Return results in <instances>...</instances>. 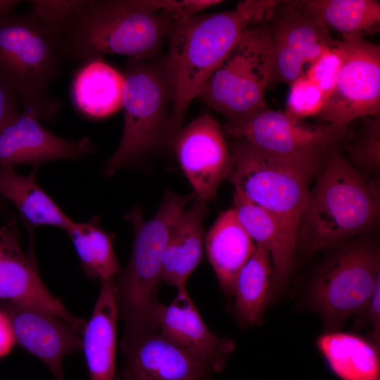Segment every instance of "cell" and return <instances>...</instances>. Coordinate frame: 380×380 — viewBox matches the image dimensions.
I'll list each match as a JSON object with an SVG mask.
<instances>
[{"mask_svg":"<svg viewBox=\"0 0 380 380\" xmlns=\"http://www.w3.org/2000/svg\"><path fill=\"white\" fill-rule=\"evenodd\" d=\"M300 218L298 239L319 250L370 228L379 213V191L338 148L328 151Z\"/></svg>","mask_w":380,"mask_h":380,"instance_id":"obj_3","label":"cell"},{"mask_svg":"<svg viewBox=\"0 0 380 380\" xmlns=\"http://www.w3.org/2000/svg\"><path fill=\"white\" fill-rule=\"evenodd\" d=\"M273 286V271L269 253L256 246L236 279L234 296L235 311L242 323L258 325Z\"/></svg>","mask_w":380,"mask_h":380,"instance_id":"obj_27","label":"cell"},{"mask_svg":"<svg viewBox=\"0 0 380 380\" xmlns=\"http://www.w3.org/2000/svg\"><path fill=\"white\" fill-rule=\"evenodd\" d=\"M229 148L233 165L227 179L235 192L273 215L297 244L310 180L315 175L270 156L242 139L234 138Z\"/></svg>","mask_w":380,"mask_h":380,"instance_id":"obj_8","label":"cell"},{"mask_svg":"<svg viewBox=\"0 0 380 380\" xmlns=\"http://www.w3.org/2000/svg\"><path fill=\"white\" fill-rule=\"evenodd\" d=\"M123 73L120 142L105 167L107 175L168 144L172 93L161 62L130 59Z\"/></svg>","mask_w":380,"mask_h":380,"instance_id":"obj_7","label":"cell"},{"mask_svg":"<svg viewBox=\"0 0 380 380\" xmlns=\"http://www.w3.org/2000/svg\"><path fill=\"white\" fill-rule=\"evenodd\" d=\"M0 308L11 321L16 344L42 361L56 380H65L64 357L82 350V335L56 316L8 301Z\"/></svg>","mask_w":380,"mask_h":380,"instance_id":"obj_16","label":"cell"},{"mask_svg":"<svg viewBox=\"0 0 380 380\" xmlns=\"http://www.w3.org/2000/svg\"><path fill=\"white\" fill-rule=\"evenodd\" d=\"M158 329L172 343L205 365L213 374L222 372L235 348L234 342L211 332L186 288L178 289L172 302L163 305Z\"/></svg>","mask_w":380,"mask_h":380,"instance_id":"obj_18","label":"cell"},{"mask_svg":"<svg viewBox=\"0 0 380 380\" xmlns=\"http://www.w3.org/2000/svg\"><path fill=\"white\" fill-rule=\"evenodd\" d=\"M205 246L220 288L234 296L237 276L256 245L241 225L233 208L217 217L205 236Z\"/></svg>","mask_w":380,"mask_h":380,"instance_id":"obj_21","label":"cell"},{"mask_svg":"<svg viewBox=\"0 0 380 380\" xmlns=\"http://www.w3.org/2000/svg\"><path fill=\"white\" fill-rule=\"evenodd\" d=\"M20 236L15 218L0 227V299L61 318L82 334L86 321L71 314L41 279L32 235L27 253Z\"/></svg>","mask_w":380,"mask_h":380,"instance_id":"obj_13","label":"cell"},{"mask_svg":"<svg viewBox=\"0 0 380 380\" xmlns=\"http://www.w3.org/2000/svg\"><path fill=\"white\" fill-rule=\"evenodd\" d=\"M224 129L261 152L313 175L321 168L329 148L347 133V127L305 125L286 111L267 108L246 119L227 122Z\"/></svg>","mask_w":380,"mask_h":380,"instance_id":"obj_9","label":"cell"},{"mask_svg":"<svg viewBox=\"0 0 380 380\" xmlns=\"http://www.w3.org/2000/svg\"><path fill=\"white\" fill-rule=\"evenodd\" d=\"M20 2L18 0H0V15L13 13Z\"/></svg>","mask_w":380,"mask_h":380,"instance_id":"obj_37","label":"cell"},{"mask_svg":"<svg viewBox=\"0 0 380 380\" xmlns=\"http://www.w3.org/2000/svg\"><path fill=\"white\" fill-rule=\"evenodd\" d=\"M289 86L286 112L299 120L319 116L326 102L323 93L303 75Z\"/></svg>","mask_w":380,"mask_h":380,"instance_id":"obj_31","label":"cell"},{"mask_svg":"<svg viewBox=\"0 0 380 380\" xmlns=\"http://www.w3.org/2000/svg\"><path fill=\"white\" fill-rule=\"evenodd\" d=\"M173 20L146 0H86L56 51L61 62L81 65L106 54L146 61L160 50Z\"/></svg>","mask_w":380,"mask_h":380,"instance_id":"obj_2","label":"cell"},{"mask_svg":"<svg viewBox=\"0 0 380 380\" xmlns=\"http://www.w3.org/2000/svg\"><path fill=\"white\" fill-rule=\"evenodd\" d=\"M341 40L342 67L319 117L325 123L347 127L358 118L380 115V46L360 37Z\"/></svg>","mask_w":380,"mask_h":380,"instance_id":"obj_11","label":"cell"},{"mask_svg":"<svg viewBox=\"0 0 380 380\" xmlns=\"http://www.w3.org/2000/svg\"><path fill=\"white\" fill-rule=\"evenodd\" d=\"M122 364L115 380H210L213 373L202 362L161 333L122 340Z\"/></svg>","mask_w":380,"mask_h":380,"instance_id":"obj_15","label":"cell"},{"mask_svg":"<svg viewBox=\"0 0 380 380\" xmlns=\"http://www.w3.org/2000/svg\"><path fill=\"white\" fill-rule=\"evenodd\" d=\"M222 2L218 0H146L149 7L165 13L174 19L199 14L208 8Z\"/></svg>","mask_w":380,"mask_h":380,"instance_id":"obj_33","label":"cell"},{"mask_svg":"<svg viewBox=\"0 0 380 380\" xmlns=\"http://www.w3.org/2000/svg\"><path fill=\"white\" fill-rule=\"evenodd\" d=\"M362 132L349 147L350 163L374 170L380 163V115L367 117Z\"/></svg>","mask_w":380,"mask_h":380,"instance_id":"obj_32","label":"cell"},{"mask_svg":"<svg viewBox=\"0 0 380 380\" xmlns=\"http://www.w3.org/2000/svg\"><path fill=\"white\" fill-rule=\"evenodd\" d=\"M277 1L245 0L229 11L173 20L161 62L172 93L168 144L182 127L189 105L242 33L265 21Z\"/></svg>","mask_w":380,"mask_h":380,"instance_id":"obj_1","label":"cell"},{"mask_svg":"<svg viewBox=\"0 0 380 380\" xmlns=\"http://www.w3.org/2000/svg\"><path fill=\"white\" fill-rule=\"evenodd\" d=\"M207 201L195 197L173 222L166 243L162 267V281L177 289L186 288L189 277L203 256V220Z\"/></svg>","mask_w":380,"mask_h":380,"instance_id":"obj_20","label":"cell"},{"mask_svg":"<svg viewBox=\"0 0 380 380\" xmlns=\"http://www.w3.org/2000/svg\"><path fill=\"white\" fill-rule=\"evenodd\" d=\"M115 279L101 282L99 296L82 334L90 380L115 379L117 321Z\"/></svg>","mask_w":380,"mask_h":380,"instance_id":"obj_19","label":"cell"},{"mask_svg":"<svg viewBox=\"0 0 380 380\" xmlns=\"http://www.w3.org/2000/svg\"><path fill=\"white\" fill-rule=\"evenodd\" d=\"M266 23L272 51L270 83L290 85L337 41L299 1H278Z\"/></svg>","mask_w":380,"mask_h":380,"instance_id":"obj_12","label":"cell"},{"mask_svg":"<svg viewBox=\"0 0 380 380\" xmlns=\"http://www.w3.org/2000/svg\"><path fill=\"white\" fill-rule=\"evenodd\" d=\"M15 344V339L9 317L0 308V358L10 353Z\"/></svg>","mask_w":380,"mask_h":380,"instance_id":"obj_36","label":"cell"},{"mask_svg":"<svg viewBox=\"0 0 380 380\" xmlns=\"http://www.w3.org/2000/svg\"><path fill=\"white\" fill-rule=\"evenodd\" d=\"M30 2V11L39 20L47 39L56 50L75 15L86 0H32Z\"/></svg>","mask_w":380,"mask_h":380,"instance_id":"obj_29","label":"cell"},{"mask_svg":"<svg viewBox=\"0 0 380 380\" xmlns=\"http://www.w3.org/2000/svg\"><path fill=\"white\" fill-rule=\"evenodd\" d=\"M379 276V255L370 246L348 247L327 262L314 282L310 300L329 331L365 309Z\"/></svg>","mask_w":380,"mask_h":380,"instance_id":"obj_10","label":"cell"},{"mask_svg":"<svg viewBox=\"0 0 380 380\" xmlns=\"http://www.w3.org/2000/svg\"><path fill=\"white\" fill-rule=\"evenodd\" d=\"M367 320L372 326L374 344L379 348L380 342V276L377 278L372 295L365 306Z\"/></svg>","mask_w":380,"mask_h":380,"instance_id":"obj_35","label":"cell"},{"mask_svg":"<svg viewBox=\"0 0 380 380\" xmlns=\"http://www.w3.org/2000/svg\"><path fill=\"white\" fill-rule=\"evenodd\" d=\"M343 61V49L340 39L326 49L303 75L323 93L326 101L335 87Z\"/></svg>","mask_w":380,"mask_h":380,"instance_id":"obj_30","label":"cell"},{"mask_svg":"<svg viewBox=\"0 0 380 380\" xmlns=\"http://www.w3.org/2000/svg\"><path fill=\"white\" fill-rule=\"evenodd\" d=\"M233 208L241 225L255 245L269 253L273 286L281 288L289 277L297 244L289 239L273 215L237 192L234 193Z\"/></svg>","mask_w":380,"mask_h":380,"instance_id":"obj_22","label":"cell"},{"mask_svg":"<svg viewBox=\"0 0 380 380\" xmlns=\"http://www.w3.org/2000/svg\"><path fill=\"white\" fill-rule=\"evenodd\" d=\"M86 274L101 282L116 279L121 268L110 236L94 216L87 222H73L66 231Z\"/></svg>","mask_w":380,"mask_h":380,"instance_id":"obj_28","label":"cell"},{"mask_svg":"<svg viewBox=\"0 0 380 380\" xmlns=\"http://www.w3.org/2000/svg\"><path fill=\"white\" fill-rule=\"evenodd\" d=\"M272 51L266 20L248 27L208 79L197 99L239 121L267 108Z\"/></svg>","mask_w":380,"mask_h":380,"instance_id":"obj_6","label":"cell"},{"mask_svg":"<svg viewBox=\"0 0 380 380\" xmlns=\"http://www.w3.org/2000/svg\"><path fill=\"white\" fill-rule=\"evenodd\" d=\"M21 106L18 96L0 81V131L20 113Z\"/></svg>","mask_w":380,"mask_h":380,"instance_id":"obj_34","label":"cell"},{"mask_svg":"<svg viewBox=\"0 0 380 380\" xmlns=\"http://www.w3.org/2000/svg\"><path fill=\"white\" fill-rule=\"evenodd\" d=\"M124 76L103 58L80 66L72 83V97L77 108L94 118H103L122 108Z\"/></svg>","mask_w":380,"mask_h":380,"instance_id":"obj_23","label":"cell"},{"mask_svg":"<svg viewBox=\"0 0 380 380\" xmlns=\"http://www.w3.org/2000/svg\"><path fill=\"white\" fill-rule=\"evenodd\" d=\"M317 346L333 372L343 380H380L379 348L353 334L328 331Z\"/></svg>","mask_w":380,"mask_h":380,"instance_id":"obj_25","label":"cell"},{"mask_svg":"<svg viewBox=\"0 0 380 380\" xmlns=\"http://www.w3.org/2000/svg\"><path fill=\"white\" fill-rule=\"evenodd\" d=\"M302 7L329 30L360 37L380 30V1L375 0H301Z\"/></svg>","mask_w":380,"mask_h":380,"instance_id":"obj_26","label":"cell"},{"mask_svg":"<svg viewBox=\"0 0 380 380\" xmlns=\"http://www.w3.org/2000/svg\"><path fill=\"white\" fill-rule=\"evenodd\" d=\"M61 74L57 53L30 11L0 15V81L23 109L34 112L40 121L55 122L61 104L50 88Z\"/></svg>","mask_w":380,"mask_h":380,"instance_id":"obj_5","label":"cell"},{"mask_svg":"<svg viewBox=\"0 0 380 380\" xmlns=\"http://www.w3.org/2000/svg\"><path fill=\"white\" fill-rule=\"evenodd\" d=\"M194 192L177 195L167 192L154 216L144 221L135 208L127 219L134 228L129 261L115 279L118 317L124 324L122 340L157 331L163 304L158 298L162 281L163 254L170 227L186 205L194 199Z\"/></svg>","mask_w":380,"mask_h":380,"instance_id":"obj_4","label":"cell"},{"mask_svg":"<svg viewBox=\"0 0 380 380\" xmlns=\"http://www.w3.org/2000/svg\"><path fill=\"white\" fill-rule=\"evenodd\" d=\"M178 161L196 196L213 199L233 165V156L224 133L209 114L182 127L172 143Z\"/></svg>","mask_w":380,"mask_h":380,"instance_id":"obj_14","label":"cell"},{"mask_svg":"<svg viewBox=\"0 0 380 380\" xmlns=\"http://www.w3.org/2000/svg\"><path fill=\"white\" fill-rule=\"evenodd\" d=\"M93 150L89 138L72 141L60 137L44 127L34 112L25 109L0 131V165L38 167L56 159L78 158Z\"/></svg>","mask_w":380,"mask_h":380,"instance_id":"obj_17","label":"cell"},{"mask_svg":"<svg viewBox=\"0 0 380 380\" xmlns=\"http://www.w3.org/2000/svg\"><path fill=\"white\" fill-rule=\"evenodd\" d=\"M35 172L22 176L13 165H0V196L11 201L31 226L49 225L66 232L74 222L39 186Z\"/></svg>","mask_w":380,"mask_h":380,"instance_id":"obj_24","label":"cell"}]
</instances>
